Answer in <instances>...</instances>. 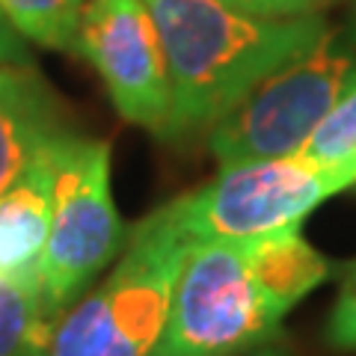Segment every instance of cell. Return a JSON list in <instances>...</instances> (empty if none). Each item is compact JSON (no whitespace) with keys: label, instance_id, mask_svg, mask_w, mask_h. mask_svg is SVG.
Returning a JSON list of instances; mask_svg holds the SVG:
<instances>
[{"label":"cell","instance_id":"cell-11","mask_svg":"<svg viewBox=\"0 0 356 356\" xmlns=\"http://www.w3.org/2000/svg\"><path fill=\"white\" fill-rule=\"evenodd\" d=\"M51 321L36 288L0 280V356H42Z\"/></svg>","mask_w":356,"mask_h":356},{"label":"cell","instance_id":"cell-15","mask_svg":"<svg viewBox=\"0 0 356 356\" xmlns=\"http://www.w3.org/2000/svg\"><path fill=\"white\" fill-rule=\"evenodd\" d=\"M24 63H30L27 39L0 13V65H24Z\"/></svg>","mask_w":356,"mask_h":356},{"label":"cell","instance_id":"cell-10","mask_svg":"<svg viewBox=\"0 0 356 356\" xmlns=\"http://www.w3.org/2000/svg\"><path fill=\"white\" fill-rule=\"evenodd\" d=\"M241 243L255 282L282 318L332 273V264L312 243H306L300 226L261 232L252 238H241Z\"/></svg>","mask_w":356,"mask_h":356},{"label":"cell","instance_id":"cell-6","mask_svg":"<svg viewBox=\"0 0 356 356\" xmlns=\"http://www.w3.org/2000/svg\"><path fill=\"white\" fill-rule=\"evenodd\" d=\"M282 315L255 282L241 238L193 243L149 356H243L276 336Z\"/></svg>","mask_w":356,"mask_h":356},{"label":"cell","instance_id":"cell-7","mask_svg":"<svg viewBox=\"0 0 356 356\" xmlns=\"http://www.w3.org/2000/svg\"><path fill=\"white\" fill-rule=\"evenodd\" d=\"M74 51L102 74L116 113L158 134L170 110V77L146 0H83Z\"/></svg>","mask_w":356,"mask_h":356},{"label":"cell","instance_id":"cell-1","mask_svg":"<svg viewBox=\"0 0 356 356\" xmlns=\"http://www.w3.org/2000/svg\"><path fill=\"white\" fill-rule=\"evenodd\" d=\"M158 27L170 110L158 137L184 140L232 113L327 27L321 13L267 18L220 0H146Z\"/></svg>","mask_w":356,"mask_h":356},{"label":"cell","instance_id":"cell-14","mask_svg":"<svg viewBox=\"0 0 356 356\" xmlns=\"http://www.w3.org/2000/svg\"><path fill=\"white\" fill-rule=\"evenodd\" d=\"M330 341L336 348L356 350V264L344 273L339 303L330 315Z\"/></svg>","mask_w":356,"mask_h":356},{"label":"cell","instance_id":"cell-13","mask_svg":"<svg viewBox=\"0 0 356 356\" xmlns=\"http://www.w3.org/2000/svg\"><path fill=\"white\" fill-rule=\"evenodd\" d=\"M303 152L315 158H348L356 152V86L327 113V119L312 131Z\"/></svg>","mask_w":356,"mask_h":356},{"label":"cell","instance_id":"cell-5","mask_svg":"<svg viewBox=\"0 0 356 356\" xmlns=\"http://www.w3.org/2000/svg\"><path fill=\"white\" fill-rule=\"evenodd\" d=\"M128 229L110 191V143L81 134L57 140L51 222L39 267V297L51 318L74 303L125 250Z\"/></svg>","mask_w":356,"mask_h":356},{"label":"cell","instance_id":"cell-18","mask_svg":"<svg viewBox=\"0 0 356 356\" xmlns=\"http://www.w3.org/2000/svg\"><path fill=\"white\" fill-rule=\"evenodd\" d=\"M259 356H282V353H259Z\"/></svg>","mask_w":356,"mask_h":356},{"label":"cell","instance_id":"cell-12","mask_svg":"<svg viewBox=\"0 0 356 356\" xmlns=\"http://www.w3.org/2000/svg\"><path fill=\"white\" fill-rule=\"evenodd\" d=\"M81 9L83 0H0V13L21 36L54 51H74Z\"/></svg>","mask_w":356,"mask_h":356},{"label":"cell","instance_id":"cell-2","mask_svg":"<svg viewBox=\"0 0 356 356\" xmlns=\"http://www.w3.org/2000/svg\"><path fill=\"white\" fill-rule=\"evenodd\" d=\"M191 250L175 202H166L134 229L107 280L51 321L42 356H149Z\"/></svg>","mask_w":356,"mask_h":356},{"label":"cell","instance_id":"cell-17","mask_svg":"<svg viewBox=\"0 0 356 356\" xmlns=\"http://www.w3.org/2000/svg\"><path fill=\"white\" fill-rule=\"evenodd\" d=\"M220 3H226L232 9H241V13H250V15H264L259 0H220Z\"/></svg>","mask_w":356,"mask_h":356},{"label":"cell","instance_id":"cell-3","mask_svg":"<svg viewBox=\"0 0 356 356\" xmlns=\"http://www.w3.org/2000/svg\"><path fill=\"white\" fill-rule=\"evenodd\" d=\"M356 86V6L327 21L321 36L261 81L211 125L208 149L220 163L300 152L327 113Z\"/></svg>","mask_w":356,"mask_h":356},{"label":"cell","instance_id":"cell-9","mask_svg":"<svg viewBox=\"0 0 356 356\" xmlns=\"http://www.w3.org/2000/svg\"><path fill=\"white\" fill-rule=\"evenodd\" d=\"M65 131L72 128L44 77L30 63L0 65V193Z\"/></svg>","mask_w":356,"mask_h":356},{"label":"cell","instance_id":"cell-16","mask_svg":"<svg viewBox=\"0 0 356 356\" xmlns=\"http://www.w3.org/2000/svg\"><path fill=\"white\" fill-rule=\"evenodd\" d=\"M267 18H288V15H309L332 0H259Z\"/></svg>","mask_w":356,"mask_h":356},{"label":"cell","instance_id":"cell-4","mask_svg":"<svg viewBox=\"0 0 356 356\" xmlns=\"http://www.w3.org/2000/svg\"><path fill=\"white\" fill-rule=\"evenodd\" d=\"M353 184L356 152L327 161L300 149L276 158L222 163L217 178L172 202L191 241L205 243L300 226L309 211Z\"/></svg>","mask_w":356,"mask_h":356},{"label":"cell","instance_id":"cell-8","mask_svg":"<svg viewBox=\"0 0 356 356\" xmlns=\"http://www.w3.org/2000/svg\"><path fill=\"white\" fill-rule=\"evenodd\" d=\"M57 140L44 146L27 170L0 193V280L36 291L51 222Z\"/></svg>","mask_w":356,"mask_h":356}]
</instances>
